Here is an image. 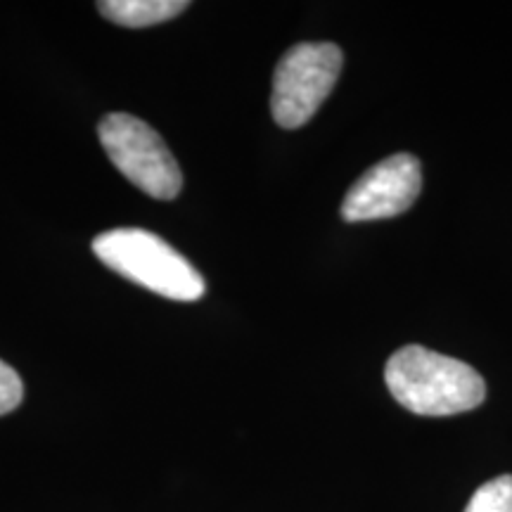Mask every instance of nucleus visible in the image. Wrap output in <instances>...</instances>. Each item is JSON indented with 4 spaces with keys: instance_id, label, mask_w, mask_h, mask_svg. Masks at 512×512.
Returning <instances> with one entry per match:
<instances>
[{
    "instance_id": "obj_1",
    "label": "nucleus",
    "mask_w": 512,
    "mask_h": 512,
    "mask_svg": "<svg viewBox=\"0 0 512 512\" xmlns=\"http://www.w3.org/2000/svg\"><path fill=\"white\" fill-rule=\"evenodd\" d=\"M384 382L406 411L430 418L475 411L486 399L484 377L475 368L418 344L389 358Z\"/></svg>"
},
{
    "instance_id": "obj_2",
    "label": "nucleus",
    "mask_w": 512,
    "mask_h": 512,
    "mask_svg": "<svg viewBox=\"0 0 512 512\" xmlns=\"http://www.w3.org/2000/svg\"><path fill=\"white\" fill-rule=\"evenodd\" d=\"M93 252L107 268L159 297L197 302L207 283L169 242L143 228H114L93 240Z\"/></svg>"
},
{
    "instance_id": "obj_3",
    "label": "nucleus",
    "mask_w": 512,
    "mask_h": 512,
    "mask_svg": "<svg viewBox=\"0 0 512 512\" xmlns=\"http://www.w3.org/2000/svg\"><path fill=\"white\" fill-rule=\"evenodd\" d=\"M100 143L110 162L136 188L155 200H174L183 188V174L162 136L133 114L114 112L98 124Z\"/></svg>"
},
{
    "instance_id": "obj_4",
    "label": "nucleus",
    "mask_w": 512,
    "mask_h": 512,
    "mask_svg": "<svg viewBox=\"0 0 512 512\" xmlns=\"http://www.w3.org/2000/svg\"><path fill=\"white\" fill-rule=\"evenodd\" d=\"M344 55L335 43H299L280 57L273 76L271 112L275 124H309L342 74Z\"/></svg>"
},
{
    "instance_id": "obj_5",
    "label": "nucleus",
    "mask_w": 512,
    "mask_h": 512,
    "mask_svg": "<svg viewBox=\"0 0 512 512\" xmlns=\"http://www.w3.org/2000/svg\"><path fill=\"white\" fill-rule=\"evenodd\" d=\"M422 190L420 162L399 152L363 174L351 185L342 202V219L349 223L392 219L408 211Z\"/></svg>"
},
{
    "instance_id": "obj_6",
    "label": "nucleus",
    "mask_w": 512,
    "mask_h": 512,
    "mask_svg": "<svg viewBox=\"0 0 512 512\" xmlns=\"http://www.w3.org/2000/svg\"><path fill=\"white\" fill-rule=\"evenodd\" d=\"M185 8H188L185 0H102L98 3L102 17L128 29L155 27V24L169 22V19L181 15Z\"/></svg>"
},
{
    "instance_id": "obj_7",
    "label": "nucleus",
    "mask_w": 512,
    "mask_h": 512,
    "mask_svg": "<svg viewBox=\"0 0 512 512\" xmlns=\"http://www.w3.org/2000/svg\"><path fill=\"white\" fill-rule=\"evenodd\" d=\"M465 512H512V475H501L479 486Z\"/></svg>"
},
{
    "instance_id": "obj_8",
    "label": "nucleus",
    "mask_w": 512,
    "mask_h": 512,
    "mask_svg": "<svg viewBox=\"0 0 512 512\" xmlns=\"http://www.w3.org/2000/svg\"><path fill=\"white\" fill-rule=\"evenodd\" d=\"M22 396V377L17 375L15 368H10L8 363L0 361V415L15 411L19 403H22Z\"/></svg>"
}]
</instances>
